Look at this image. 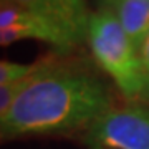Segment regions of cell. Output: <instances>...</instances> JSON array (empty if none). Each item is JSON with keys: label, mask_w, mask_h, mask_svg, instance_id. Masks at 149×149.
<instances>
[{"label": "cell", "mask_w": 149, "mask_h": 149, "mask_svg": "<svg viewBox=\"0 0 149 149\" xmlns=\"http://www.w3.org/2000/svg\"><path fill=\"white\" fill-rule=\"evenodd\" d=\"M7 2H8V0H0V7L3 5V3H7Z\"/></svg>", "instance_id": "cell-9"}, {"label": "cell", "mask_w": 149, "mask_h": 149, "mask_svg": "<svg viewBox=\"0 0 149 149\" xmlns=\"http://www.w3.org/2000/svg\"><path fill=\"white\" fill-rule=\"evenodd\" d=\"M111 91L90 70L48 56L40 71L0 118V138L63 134L91 124L111 111Z\"/></svg>", "instance_id": "cell-1"}, {"label": "cell", "mask_w": 149, "mask_h": 149, "mask_svg": "<svg viewBox=\"0 0 149 149\" xmlns=\"http://www.w3.org/2000/svg\"><path fill=\"white\" fill-rule=\"evenodd\" d=\"M27 83H28V78L17 81V83H10V85H0V118L8 111L12 103L15 101V98L20 95V91L25 88Z\"/></svg>", "instance_id": "cell-7"}, {"label": "cell", "mask_w": 149, "mask_h": 149, "mask_svg": "<svg viewBox=\"0 0 149 149\" xmlns=\"http://www.w3.org/2000/svg\"><path fill=\"white\" fill-rule=\"evenodd\" d=\"M86 40L95 61L111 76L121 95L129 101L144 98L146 80L139 52L111 12L101 8L90 15Z\"/></svg>", "instance_id": "cell-2"}, {"label": "cell", "mask_w": 149, "mask_h": 149, "mask_svg": "<svg viewBox=\"0 0 149 149\" xmlns=\"http://www.w3.org/2000/svg\"><path fill=\"white\" fill-rule=\"evenodd\" d=\"M25 10L47 17L70 32L78 42H83L88 33L90 15L83 0H8Z\"/></svg>", "instance_id": "cell-4"}, {"label": "cell", "mask_w": 149, "mask_h": 149, "mask_svg": "<svg viewBox=\"0 0 149 149\" xmlns=\"http://www.w3.org/2000/svg\"><path fill=\"white\" fill-rule=\"evenodd\" d=\"M90 149H149V109L113 108L86 129Z\"/></svg>", "instance_id": "cell-3"}, {"label": "cell", "mask_w": 149, "mask_h": 149, "mask_svg": "<svg viewBox=\"0 0 149 149\" xmlns=\"http://www.w3.org/2000/svg\"><path fill=\"white\" fill-rule=\"evenodd\" d=\"M47 60L48 56L40 58L33 63H15L8 60H0V85H10V83L27 80L45 66Z\"/></svg>", "instance_id": "cell-6"}, {"label": "cell", "mask_w": 149, "mask_h": 149, "mask_svg": "<svg viewBox=\"0 0 149 149\" xmlns=\"http://www.w3.org/2000/svg\"><path fill=\"white\" fill-rule=\"evenodd\" d=\"M141 56V63L144 70V80H146V90H144V100H149V33L144 38V43L139 52Z\"/></svg>", "instance_id": "cell-8"}, {"label": "cell", "mask_w": 149, "mask_h": 149, "mask_svg": "<svg viewBox=\"0 0 149 149\" xmlns=\"http://www.w3.org/2000/svg\"><path fill=\"white\" fill-rule=\"evenodd\" d=\"M101 8L116 17L138 52H141L149 33V0H101Z\"/></svg>", "instance_id": "cell-5"}]
</instances>
